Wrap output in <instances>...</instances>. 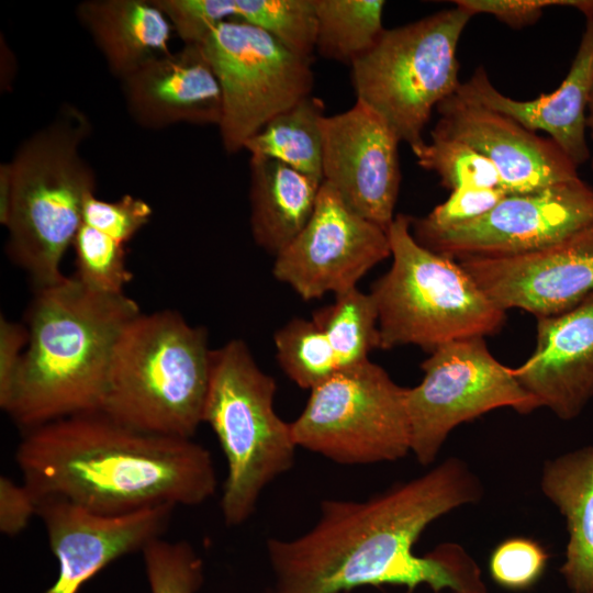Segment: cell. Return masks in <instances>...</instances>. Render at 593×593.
Returning <instances> with one entry per match:
<instances>
[{
	"label": "cell",
	"mask_w": 593,
	"mask_h": 593,
	"mask_svg": "<svg viewBox=\"0 0 593 593\" xmlns=\"http://www.w3.org/2000/svg\"><path fill=\"white\" fill-rule=\"evenodd\" d=\"M15 461L37 500L100 515L199 505L217 484L210 451L192 438L138 430L102 412L24 430Z\"/></svg>",
	"instance_id": "2"
},
{
	"label": "cell",
	"mask_w": 593,
	"mask_h": 593,
	"mask_svg": "<svg viewBox=\"0 0 593 593\" xmlns=\"http://www.w3.org/2000/svg\"><path fill=\"white\" fill-rule=\"evenodd\" d=\"M586 128L590 132V136L593 139V87L589 97L586 109Z\"/></svg>",
	"instance_id": "39"
},
{
	"label": "cell",
	"mask_w": 593,
	"mask_h": 593,
	"mask_svg": "<svg viewBox=\"0 0 593 593\" xmlns=\"http://www.w3.org/2000/svg\"><path fill=\"white\" fill-rule=\"evenodd\" d=\"M38 500L22 482L0 477V530L13 537L23 532L33 516H37Z\"/></svg>",
	"instance_id": "38"
},
{
	"label": "cell",
	"mask_w": 593,
	"mask_h": 593,
	"mask_svg": "<svg viewBox=\"0 0 593 593\" xmlns=\"http://www.w3.org/2000/svg\"><path fill=\"white\" fill-rule=\"evenodd\" d=\"M150 593H197L203 561L188 541L154 539L141 551Z\"/></svg>",
	"instance_id": "31"
},
{
	"label": "cell",
	"mask_w": 593,
	"mask_h": 593,
	"mask_svg": "<svg viewBox=\"0 0 593 593\" xmlns=\"http://www.w3.org/2000/svg\"><path fill=\"white\" fill-rule=\"evenodd\" d=\"M72 248L78 280L102 293H124V287L133 279L126 265L125 245L81 223Z\"/></svg>",
	"instance_id": "30"
},
{
	"label": "cell",
	"mask_w": 593,
	"mask_h": 593,
	"mask_svg": "<svg viewBox=\"0 0 593 593\" xmlns=\"http://www.w3.org/2000/svg\"><path fill=\"white\" fill-rule=\"evenodd\" d=\"M593 224V188L579 178L507 194L482 216L447 228L412 225L415 239L450 257H506L552 245Z\"/></svg>",
	"instance_id": "12"
},
{
	"label": "cell",
	"mask_w": 593,
	"mask_h": 593,
	"mask_svg": "<svg viewBox=\"0 0 593 593\" xmlns=\"http://www.w3.org/2000/svg\"><path fill=\"white\" fill-rule=\"evenodd\" d=\"M513 372L538 407L562 421L580 415L593 398V292L563 313L537 318L535 350Z\"/></svg>",
	"instance_id": "18"
},
{
	"label": "cell",
	"mask_w": 593,
	"mask_h": 593,
	"mask_svg": "<svg viewBox=\"0 0 593 593\" xmlns=\"http://www.w3.org/2000/svg\"><path fill=\"white\" fill-rule=\"evenodd\" d=\"M323 182L355 212L388 230L394 220L401 170L399 138L365 103L322 122Z\"/></svg>",
	"instance_id": "15"
},
{
	"label": "cell",
	"mask_w": 593,
	"mask_h": 593,
	"mask_svg": "<svg viewBox=\"0 0 593 593\" xmlns=\"http://www.w3.org/2000/svg\"><path fill=\"white\" fill-rule=\"evenodd\" d=\"M139 313L125 293L92 290L75 275L37 288L26 314L29 340L7 413L27 430L100 412L115 344Z\"/></svg>",
	"instance_id": "3"
},
{
	"label": "cell",
	"mask_w": 593,
	"mask_h": 593,
	"mask_svg": "<svg viewBox=\"0 0 593 593\" xmlns=\"http://www.w3.org/2000/svg\"><path fill=\"white\" fill-rule=\"evenodd\" d=\"M183 44H202L221 23L234 19L232 0H155Z\"/></svg>",
	"instance_id": "34"
},
{
	"label": "cell",
	"mask_w": 593,
	"mask_h": 593,
	"mask_svg": "<svg viewBox=\"0 0 593 593\" xmlns=\"http://www.w3.org/2000/svg\"><path fill=\"white\" fill-rule=\"evenodd\" d=\"M585 21L569 72L552 92L529 101L512 99L492 85L482 66L460 83L457 92L510 116L529 131L546 132L577 167L585 164L590 158L585 131L593 87V13Z\"/></svg>",
	"instance_id": "20"
},
{
	"label": "cell",
	"mask_w": 593,
	"mask_h": 593,
	"mask_svg": "<svg viewBox=\"0 0 593 593\" xmlns=\"http://www.w3.org/2000/svg\"><path fill=\"white\" fill-rule=\"evenodd\" d=\"M473 15L457 7L384 30L351 67L356 100L365 103L411 149L425 143L432 112L457 92L459 38Z\"/></svg>",
	"instance_id": "8"
},
{
	"label": "cell",
	"mask_w": 593,
	"mask_h": 593,
	"mask_svg": "<svg viewBox=\"0 0 593 593\" xmlns=\"http://www.w3.org/2000/svg\"><path fill=\"white\" fill-rule=\"evenodd\" d=\"M433 593H488V590L485 586V588L468 590V591L445 590V591L433 592Z\"/></svg>",
	"instance_id": "40"
},
{
	"label": "cell",
	"mask_w": 593,
	"mask_h": 593,
	"mask_svg": "<svg viewBox=\"0 0 593 593\" xmlns=\"http://www.w3.org/2000/svg\"><path fill=\"white\" fill-rule=\"evenodd\" d=\"M389 256L388 230L351 210L323 182L310 221L275 257L272 275L309 301L357 288Z\"/></svg>",
	"instance_id": "13"
},
{
	"label": "cell",
	"mask_w": 593,
	"mask_h": 593,
	"mask_svg": "<svg viewBox=\"0 0 593 593\" xmlns=\"http://www.w3.org/2000/svg\"><path fill=\"white\" fill-rule=\"evenodd\" d=\"M275 379L243 339L213 349L203 423L215 434L227 463L221 511L227 526L255 512L265 490L294 465L291 423L275 411Z\"/></svg>",
	"instance_id": "7"
},
{
	"label": "cell",
	"mask_w": 593,
	"mask_h": 593,
	"mask_svg": "<svg viewBox=\"0 0 593 593\" xmlns=\"http://www.w3.org/2000/svg\"><path fill=\"white\" fill-rule=\"evenodd\" d=\"M315 51L324 58L351 66L383 31L382 0H314Z\"/></svg>",
	"instance_id": "25"
},
{
	"label": "cell",
	"mask_w": 593,
	"mask_h": 593,
	"mask_svg": "<svg viewBox=\"0 0 593 593\" xmlns=\"http://www.w3.org/2000/svg\"><path fill=\"white\" fill-rule=\"evenodd\" d=\"M152 215V206L135 195L127 193L115 201H104L90 193L83 204L82 223L126 245Z\"/></svg>",
	"instance_id": "33"
},
{
	"label": "cell",
	"mask_w": 593,
	"mask_h": 593,
	"mask_svg": "<svg viewBox=\"0 0 593 593\" xmlns=\"http://www.w3.org/2000/svg\"><path fill=\"white\" fill-rule=\"evenodd\" d=\"M311 318L329 340L340 370L368 361L369 354L379 348L378 309L370 292L353 288L338 293Z\"/></svg>",
	"instance_id": "26"
},
{
	"label": "cell",
	"mask_w": 593,
	"mask_h": 593,
	"mask_svg": "<svg viewBox=\"0 0 593 593\" xmlns=\"http://www.w3.org/2000/svg\"><path fill=\"white\" fill-rule=\"evenodd\" d=\"M291 422L298 447L345 466L373 465L411 452L407 388L368 360L310 390Z\"/></svg>",
	"instance_id": "9"
},
{
	"label": "cell",
	"mask_w": 593,
	"mask_h": 593,
	"mask_svg": "<svg viewBox=\"0 0 593 593\" xmlns=\"http://www.w3.org/2000/svg\"><path fill=\"white\" fill-rule=\"evenodd\" d=\"M213 349L171 310L139 313L113 350L100 412L132 428L192 438L203 423Z\"/></svg>",
	"instance_id": "5"
},
{
	"label": "cell",
	"mask_w": 593,
	"mask_h": 593,
	"mask_svg": "<svg viewBox=\"0 0 593 593\" xmlns=\"http://www.w3.org/2000/svg\"><path fill=\"white\" fill-rule=\"evenodd\" d=\"M482 493L469 466L450 457L367 500L324 499L304 534L267 540L273 580L266 593H342L385 584L410 592L423 584L433 592L485 588L479 566L458 544L414 552L430 523L480 501Z\"/></svg>",
	"instance_id": "1"
},
{
	"label": "cell",
	"mask_w": 593,
	"mask_h": 593,
	"mask_svg": "<svg viewBox=\"0 0 593 593\" xmlns=\"http://www.w3.org/2000/svg\"><path fill=\"white\" fill-rule=\"evenodd\" d=\"M540 488L567 523L560 573L572 593H593V445L546 461Z\"/></svg>",
	"instance_id": "23"
},
{
	"label": "cell",
	"mask_w": 593,
	"mask_h": 593,
	"mask_svg": "<svg viewBox=\"0 0 593 593\" xmlns=\"http://www.w3.org/2000/svg\"><path fill=\"white\" fill-rule=\"evenodd\" d=\"M175 508L166 504L110 516L63 500H38L37 516L58 563L57 579L44 593H78L111 562L163 537Z\"/></svg>",
	"instance_id": "16"
},
{
	"label": "cell",
	"mask_w": 593,
	"mask_h": 593,
	"mask_svg": "<svg viewBox=\"0 0 593 593\" xmlns=\"http://www.w3.org/2000/svg\"><path fill=\"white\" fill-rule=\"evenodd\" d=\"M76 16L120 80L171 53L174 29L155 0H85Z\"/></svg>",
	"instance_id": "21"
},
{
	"label": "cell",
	"mask_w": 593,
	"mask_h": 593,
	"mask_svg": "<svg viewBox=\"0 0 593 593\" xmlns=\"http://www.w3.org/2000/svg\"><path fill=\"white\" fill-rule=\"evenodd\" d=\"M430 133L462 142L496 168L507 194L535 192L579 178L578 167L549 137L459 92L443 100Z\"/></svg>",
	"instance_id": "17"
},
{
	"label": "cell",
	"mask_w": 593,
	"mask_h": 593,
	"mask_svg": "<svg viewBox=\"0 0 593 593\" xmlns=\"http://www.w3.org/2000/svg\"><path fill=\"white\" fill-rule=\"evenodd\" d=\"M549 560L546 548L525 536L508 537L499 542L489 557L492 580L508 591H526L544 575Z\"/></svg>",
	"instance_id": "32"
},
{
	"label": "cell",
	"mask_w": 593,
	"mask_h": 593,
	"mask_svg": "<svg viewBox=\"0 0 593 593\" xmlns=\"http://www.w3.org/2000/svg\"><path fill=\"white\" fill-rule=\"evenodd\" d=\"M455 3L472 15L491 14L513 29L536 23L550 7H571L584 16L593 13V0H457Z\"/></svg>",
	"instance_id": "36"
},
{
	"label": "cell",
	"mask_w": 593,
	"mask_h": 593,
	"mask_svg": "<svg viewBox=\"0 0 593 593\" xmlns=\"http://www.w3.org/2000/svg\"><path fill=\"white\" fill-rule=\"evenodd\" d=\"M202 45L222 91L219 128L228 154L244 149L270 120L312 94V58L256 26L225 21Z\"/></svg>",
	"instance_id": "10"
},
{
	"label": "cell",
	"mask_w": 593,
	"mask_h": 593,
	"mask_svg": "<svg viewBox=\"0 0 593 593\" xmlns=\"http://www.w3.org/2000/svg\"><path fill=\"white\" fill-rule=\"evenodd\" d=\"M249 171L251 236L276 257L310 221L323 181L259 156H250Z\"/></svg>",
	"instance_id": "22"
},
{
	"label": "cell",
	"mask_w": 593,
	"mask_h": 593,
	"mask_svg": "<svg viewBox=\"0 0 593 593\" xmlns=\"http://www.w3.org/2000/svg\"><path fill=\"white\" fill-rule=\"evenodd\" d=\"M411 222L412 216L396 214L390 224L392 265L370 290L378 309L379 348L416 345L430 353L497 332L505 311L459 262L419 244Z\"/></svg>",
	"instance_id": "6"
},
{
	"label": "cell",
	"mask_w": 593,
	"mask_h": 593,
	"mask_svg": "<svg viewBox=\"0 0 593 593\" xmlns=\"http://www.w3.org/2000/svg\"><path fill=\"white\" fill-rule=\"evenodd\" d=\"M29 340L25 325L0 316V406L7 413Z\"/></svg>",
	"instance_id": "37"
},
{
	"label": "cell",
	"mask_w": 593,
	"mask_h": 593,
	"mask_svg": "<svg viewBox=\"0 0 593 593\" xmlns=\"http://www.w3.org/2000/svg\"><path fill=\"white\" fill-rule=\"evenodd\" d=\"M591 166H592V169H593V158H592V161H591Z\"/></svg>",
	"instance_id": "41"
},
{
	"label": "cell",
	"mask_w": 593,
	"mask_h": 593,
	"mask_svg": "<svg viewBox=\"0 0 593 593\" xmlns=\"http://www.w3.org/2000/svg\"><path fill=\"white\" fill-rule=\"evenodd\" d=\"M91 130L81 110L64 104L8 161L9 200L0 215L5 250L36 289L65 277L63 258L82 223L86 198L96 192V174L80 154Z\"/></svg>",
	"instance_id": "4"
},
{
	"label": "cell",
	"mask_w": 593,
	"mask_h": 593,
	"mask_svg": "<svg viewBox=\"0 0 593 593\" xmlns=\"http://www.w3.org/2000/svg\"><path fill=\"white\" fill-rule=\"evenodd\" d=\"M432 141L412 149L418 166L436 172L451 191L466 187L501 188L494 165L457 139L430 133Z\"/></svg>",
	"instance_id": "29"
},
{
	"label": "cell",
	"mask_w": 593,
	"mask_h": 593,
	"mask_svg": "<svg viewBox=\"0 0 593 593\" xmlns=\"http://www.w3.org/2000/svg\"><path fill=\"white\" fill-rule=\"evenodd\" d=\"M422 381L407 388L411 452L432 465L460 424L500 407L527 414L538 409L513 368L497 361L483 337L454 340L430 351Z\"/></svg>",
	"instance_id": "11"
},
{
	"label": "cell",
	"mask_w": 593,
	"mask_h": 593,
	"mask_svg": "<svg viewBox=\"0 0 593 593\" xmlns=\"http://www.w3.org/2000/svg\"><path fill=\"white\" fill-rule=\"evenodd\" d=\"M459 264L502 310L537 318L563 313L593 292V224L547 247Z\"/></svg>",
	"instance_id": "14"
},
{
	"label": "cell",
	"mask_w": 593,
	"mask_h": 593,
	"mask_svg": "<svg viewBox=\"0 0 593 593\" xmlns=\"http://www.w3.org/2000/svg\"><path fill=\"white\" fill-rule=\"evenodd\" d=\"M273 344L280 368L302 389L312 390L340 371L329 340L312 318L293 317L275 332Z\"/></svg>",
	"instance_id": "27"
},
{
	"label": "cell",
	"mask_w": 593,
	"mask_h": 593,
	"mask_svg": "<svg viewBox=\"0 0 593 593\" xmlns=\"http://www.w3.org/2000/svg\"><path fill=\"white\" fill-rule=\"evenodd\" d=\"M507 193L501 188L466 187L451 191L449 198L423 217H412V225L447 228L475 220L492 210Z\"/></svg>",
	"instance_id": "35"
},
{
	"label": "cell",
	"mask_w": 593,
	"mask_h": 593,
	"mask_svg": "<svg viewBox=\"0 0 593 593\" xmlns=\"http://www.w3.org/2000/svg\"><path fill=\"white\" fill-rule=\"evenodd\" d=\"M234 20L256 26L294 54L311 58L316 43L314 0H233Z\"/></svg>",
	"instance_id": "28"
},
{
	"label": "cell",
	"mask_w": 593,
	"mask_h": 593,
	"mask_svg": "<svg viewBox=\"0 0 593 593\" xmlns=\"http://www.w3.org/2000/svg\"><path fill=\"white\" fill-rule=\"evenodd\" d=\"M325 105L309 96L270 120L244 145L250 156L267 157L323 181L322 122Z\"/></svg>",
	"instance_id": "24"
},
{
	"label": "cell",
	"mask_w": 593,
	"mask_h": 593,
	"mask_svg": "<svg viewBox=\"0 0 593 593\" xmlns=\"http://www.w3.org/2000/svg\"><path fill=\"white\" fill-rule=\"evenodd\" d=\"M127 113L146 130L217 125L222 91L202 44H183L121 80Z\"/></svg>",
	"instance_id": "19"
}]
</instances>
